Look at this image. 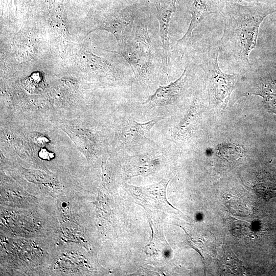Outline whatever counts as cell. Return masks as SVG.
<instances>
[{
	"instance_id": "1",
	"label": "cell",
	"mask_w": 276,
	"mask_h": 276,
	"mask_svg": "<svg viewBox=\"0 0 276 276\" xmlns=\"http://www.w3.org/2000/svg\"><path fill=\"white\" fill-rule=\"evenodd\" d=\"M276 6L265 4L242 5L226 2L222 10L224 29L219 53L242 68L250 67L249 55L255 49L261 24Z\"/></svg>"
},
{
	"instance_id": "2",
	"label": "cell",
	"mask_w": 276,
	"mask_h": 276,
	"mask_svg": "<svg viewBox=\"0 0 276 276\" xmlns=\"http://www.w3.org/2000/svg\"><path fill=\"white\" fill-rule=\"evenodd\" d=\"M148 26V22L137 16L131 37L120 47L119 51L137 79L145 84L153 78L160 62L150 39Z\"/></svg>"
},
{
	"instance_id": "3",
	"label": "cell",
	"mask_w": 276,
	"mask_h": 276,
	"mask_svg": "<svg viewBox=\"0 0 276 276\" xmlns=\"http://www.w3.org/2000/svg\"><path fill=\"white\" fill-rule=\"evenodd\" d=\"M218 47L209 48L202 56L200 66L205 73L210 99L223 108L227 106L239 74H226L219 66Z\"/></svg>"
},
{
	"instance_id": "4",
	"label": "cell",
	"mask_w": 276,
	"mask_h": 276,
	"mask_svg": "<svg viewBox=\"0 0 276 276\" xmlns=\"http://www.w3.org/2000/svg\"><path fill=\"white\" fill-rule=\"evenodd\" d=\"M176 0H155L154 2L162 47V67L167 73L170 72L172 66L169 28L171 16L176 11Z\"/></svg>"
},
{
	"instance_id": "5",
	"label": "cell",
	"mask_w": 276,
	"mask_h": 276,
	"mask_svg": "<svg viewBox=\"0 0 276 276\" xmlns=\"http://www.w3.org/2000/svg\"><path fill=\"white\" fill-rule=\"evenodd\" d=\"M169 181L164 179L158 183L147 187L128 186L143 205L167 211L168 209L171 207L166 198V189Z\"/></svg>"
},
{
	"instance_id": "6",
	"label": "cell",
	"mask_w": 276,
	"mask_h": 276,
	"mask_svg": "<svg viewBox=\"0 0 276 276\" xmlns=\"http://www.w3.org/2000/svg\"><path fill=\"white\" fill-rule=\"evenodd\" d=\"M188 73L187 67L178 79L168 85L159 86L153 94L141 104L155 107L166 106L174 103L181 94Z\"/></svg>"
},
{
	"instance_id": "7",
	"label": "cell",
	"mask_w": 276,
	"mask_h": 276,
	"mask_svg": "<svg viewBox=\"0 0 276 276\" xmlns=\"http://www.w3.org/2000/svg\"><path fill=\"white\" fill-rule=\"evenodd\" d=\"M218 0H194L191 10V19L188 29L179 39L176 45L186 47L193 40V32L202 20L209 14L218 11Z\"/></svg>"
},
{
	"instance_id": "8",
	"label": "cell",
	"mask_w": 276,
	"mask_h": 276,
	"mask_svg": "<svg viewBox=\"0 0 276 276\" xmlns=\"http://www.w3.org/2000/svg\"><path fill=\"white\" fill-rule=\"evenodd\" d=\"M164 117H158L147 122L140 123L135 121H130L123 125L119 133L121 142L126 145H135L151 141L147 137V134L157 122Z\"/></svg>"
},
{
	"instance_id": "9",
	"label": "cell",
	"mask_w": 276,
	"mask_h": 276,
	"mask_svg": "<svg viewBox=\"0 0 276 276\" xmlns=\"http://www.w3.org/2000/svg\"><path fill=\"white\" fill-rule=\"evenodd\" d=\"M160 164L158 156L141 154L130 157L125 164V172L129 177L146 176L154 173Z\"/></svg>"
},
{
	"instance_id": "10",
	"label": "cell",
	"mask_w": 276,
	"mask_h": 276,
	"mask_svg": "<svg viewBox=\"0 0 276 276\" xmlns=\"http://www.w3.org/2000/svg\"><path fill=\"white\" fill-rule=\"evenodd\" d=\"M198 118V107L194 102L175 130L173 134L174 139L183 140L190 136L197 124Z\"/></svg>"
},
{
	"instance_id": "11",
	"label": "cell",
	"mask_w": 276,
	"mask_h": 276,
	"mask_svg": "<svg viewBox=\"0 0 276 276\" xmlns=\"http://www.w3.org/2000/svg\"><path fill=\"white\" fill-rule=\"evenodd\" d=\"M244 150L242 147L236 145L223 143L217 147L218 154L228 161H235L242 156Z\"/></svg>"
},
{
	"instance_id": "12",
	"label": "cell",
	"mask_w": 276,
	"mask_h": 276,
	"mask_svg": "<svg viewBox=\"0 0 276 276\" xmlns=\"http://www.w3.org/2000/svg\"><path fill=\"white\" fill-rule=\"evenodd\" d=\"M221 261L224 270H227L228 273L235 274L241 272L242 268L241 263L229 249H224V255Z\"/></svg>"
},
{
	"instance_id": "13",
	"label": "cell",
	"mask_w": 276,
	"mask_h": 276,
	"mask_svg": "<svg viewBox=\"0 0 276 276\" xmlns=\"http://www.w3.org/2000/svg\"><path fill=\"white\" fill-rule=\"evenodd\" d=\"M257 191L262 198L268 200L276 197V185L269 183L260 185L258 187Z\"/></svg>"
},
{
	"instance_id": "14",
	"label": "cell",
	"mask_w": 276,
	"mask_h": 276,
	"mask_svg": "<svg viewBox=\"0 0 276 276\" xmlns=\"http://www.w3.org/2000/svg\"><path fill=\"white\" fill-rule=\"evenodd\" d=\"M274 82L276 84V80H274Z\"/></svg>"
}]
</instances>
